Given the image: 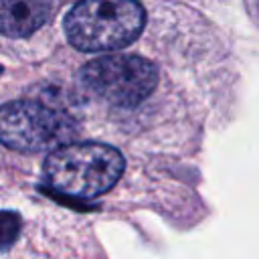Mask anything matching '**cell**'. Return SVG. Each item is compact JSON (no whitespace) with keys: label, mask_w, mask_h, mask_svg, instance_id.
I'll list each match as a JSON object with an SVG mask.
<instances>
[{"label":"cell","mask_w":259,"mask_h":259,"mask_svg":"<svg viewBox=\"0 0 259 259\" xmlns=\"http://www.w3.org/2000/svg\"><path fill=\"white\" fill-rule=\"evenodd\" d=\"M20 233V217L14 210H0V251L14 245Z\"/></svg>","instance_id":"cell-6"},{"label":"cell","mask_w":259,"mask_h":259,"mask_svg":"<svg viewBox=\"0 0 259 259\" xmlns=\"http://www.w3.org/2000/svg\"><path fill=\"white\" fill-rule=\"evenodd\" d=\"M77 121L40 101H8L0 105V142L16 152H51L71 144Z\"/></svg>","instance_id":"cell-3"},{"label":"cell","mask_w":259,"mask_h":259,"mask_svg":"<svg viewBox=\"0 0 259 259\" xmlns=\"http://www.w3.org/2000/svg\"><path fill=\"white\" fill-rule=\"evenodd\" d=\"M125 160L113 146L67 144L49 154L42 166L47 184L71 198H95L119 180Z\"/></svg>","instance_id":"cell-1"},{"label":"cell","mask_w":259,"mask_h":259,"mask_svg":"<svg viewBox=\"0 0 259 259\" xmlns=\"http://www.w3.org/2000/svg\"><path fill=\"white\" fill-rule=\"evenodd\" d=\"M81 83L107 103L134 107L158 85V69L136 55H107L89 61L81 69Z\"/></svg>","instance_id":"cell-4"},{"label":"cell","mask_w":259,"mask_h":259,"mask_svg":"<svg viewBox=\"0 0 259 259\" xmlns=\"http://www.w3.org/2000/svg\"><path fill=\"white\" fill-rule=\"evenodd\" d=\"M146 24L138 0H79L65 16L69 42L85 53L123 49L134 42Z\"/></svg>","instance_id":"cell-2"},{"label":"cell","mask_w":259,"mask_h":259,"mask_svg":"<svg viewBox=\"0 0 259 259\" xmlns=\"http://www.w3.org/2000/svg\"><path fill=\"white\" fill-rule=\"evenodd\" d=\"M55 0H0V32L28 36L53 14Z\"/></svg>","instance_id":"cell-5"}]
</instances>
